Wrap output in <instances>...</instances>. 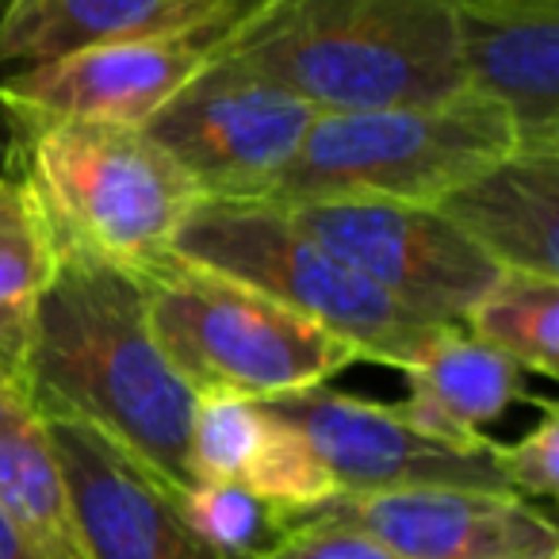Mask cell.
<instances>
[{
    "instance_id": "obj_1",
    "label": "cell",
    "mask_w": 559,
    "mask_h": 559,
    "mask_svg": "<svg viewBox=\"0 0 559 559\" xmlns=\"http://www.w3.org/2000/svg\"><path fill=\"white\" fill-rule=\"evenodd\" d=\"M24 388L43 414L78 418L146 464L165 487L195 483L188 464L195 391L157 345L142 280L58 249L35 314Z\"/></svg>"
},
{
    "instance_id": "obj_2",
    "label": "cell",
    "mask_w": 559,
    "mask_h": 559,
    "mask_svg": "<svg viewBox=\"0 0 559 559\" xmlns=\"http://www.w3.org/2000/svg\"><path fill=\"white\" fill-rule=\"evenodd\" d=\"M319 116L437 104L464 88L452 0H257L211 35Z\"/></svg>"
},
{
    "instance_id": "obj_3",
    "label": "cell",
    "mask_w": 559,
    "mask_h": 559,
    "mask_svg": "<svg viewBox=\"0 0 559 559\" xmlns=\"http://www.w3.org/2000/svg\"><path fill=\"white\" fill-rule=\"evenodd\" d=\"M9 169L32 188L58 249L131 276L173 253L200 192L146 127L9 119Z\"/></svg>"
},
{
    "instance_id": "obj_4",
    "label": "cell",
    "mask_w": 559,
    "mask_h": 559,
    "mask_svg": "<svg viewBox=\"0 0 559 559\" xmlns=\"http://www.w3.org/2000/svg\"><path fill=\"white\" fill-rule=\"evenodd\" d=\"M142 280L157 345L195 395L269 399L326 388L357 345L207 264L165 257Z\"/></svg>"
},
{
    "instance_id": "obj_5",
    "label": "cell",
    "mask_w": 559,
    "mask_h": 559,
    "mask_svg": "<svg viewBox=\"0 0 559 559\" xmlns=\"http://www.w3.org/2000/svg\"><path fill=\"white\" fill-rule=\"evenodd\" d=\"M513 150V119L472 88L437 104L319 116L264 200H391L437 207Z\"/></svg>"
},
{
    "instance_id": "obj_6",
    "label": "cell",
    "mask_w": 559,
    "mask_h": 559,
    "mask_svg": "<svg viewBox=\"0 0 559 559\" xmlns=\"http://www.w3.org/2000/svg\"><path fill=\"white\" fill-rule=\"evenodd\" d=\"M173 257L241 280L399 372L449 330L383 296L269 200H200L177 230Z\"/></svg>"
},
{
    "instance_id": "obj_7",
    "label": "cell",
    "mask_w": 559,
    "mask_h": 559,
    "mask_svg": "<svg viewBox=\"0 0 559 559\" xmlns=\"http://www.w3.org/2000/svg\"><path fill=\"white\" fill-rule=\"evenodd\" d=\"M319 119L261 73L207 55L146 134L185 169L200 200H264Z\"/></svg>"
},
{
    "instance_id": "obj_8",
    "label": "cell",
    "mask_w": 559,
    "mask_h": 559,
    "mask_svg": "<svg viewBox=\"0 0 559 559\" xmlns=\"http://www.w3.org/2000/svg\"><path fill=\"white\" fill-rule=\"evenodd\" d=\"M280 207L383 296L441 326H460L498 276V264L441 207L391 200H304Z\"/></svg>"
},
{
    "instance_id": "obj_9",
    "label": "cell",
    "mask_w": 559,
    "mask_h": 559,
    "mask_svg": "<svg viewBox=\"0 0 559 559\" xmlns=\"http://www.w3.org/2000/svg\"><path fill=\"white\" fill-rule=\"evenodd\" d=\"M314 449L337 495H376L406 487H472L506 490L495 460V441L449 444L421 433L399 406L368 403L334 388H311L269 399Z\"/></svg>"
},
{
    "instance_id": "obj_10",
    "label": "cell",
    "mask_w": 559,
    "mask_h": 559,
    "mask_svg": "<svg viewBox=\"0 0 559 559\" xmlns=\"http://www.w3.org/2000/svg\"><path fill=\"white\" fill-rule=\"evenodd\" d=\"M304 518L360 528L399 559H556L559 548L548 513L506 490L406 487L334 495Z\"/></svg>"
},
{
    "instance_id": "obj_11",
    "label": "cell",
    "mask_w": 559,
    "mask_h": 559,
    "mask_svg": "<svg viewBox=\"0 0 559 559\" xmlns=\"http://www.w3.org/2000/svg\"><path fill=\"white\" fill-rule=\"evenodd\" d=\"M47 433L85 559H226L188 528L177 490L100 429L50 414Z\"/></svg>"
},
{
    "instance_id": "obj_12",
    "label": "cell",
    "mask_w": 559,
    "mask_h": 559,
    "mask_svg": "<svg viewBox=\"0 0 559 559\" xmlns=\"http://www.w3.org/2000/svg\"><path fill=\"white\" fill-rule=\"evenodd\" d=\"M207 62V39L104 43L0 78L4 119L146 127Z\"/></svg>"
},
{
    "instance_id": "obj_13",
    "label": "cell",
    "mask_w": 559,
    "mask_h": 559,
    "mask_svg": "<svg viewBox=\"0 0 559 559\" xmlns=\"http://www.w3.org/2000/svg\"><path fill=\"white\" fill-rule=\"evenodd\" d=\"M464 88L506 108L518 150H559V0H452Z\"/></svg>"
},
{
    "instance_id": "obj_14",
    "label": "cell",
    "mask_w": 559,
    "mask_h": 559,
    "mask_svg": "<svg viewBox=\"0 0 559 559\" xmlns=\"http://www.w3.org/2000/svg\"><path fill=\"white\" fill-rule=\"evenodd\" d=\"M195 483H238L280 513L304 518L337 495L334 479L288 418L241 395H200L188 437Z\"/></svg>"
},
{
    "instance_id": "obj_15",
    "label": "cell",
    "mask_w": 559,
    "mask_h": 559,
    "mask_svg": "<svg viewBox=\"0 0 559 559\" xmlns=\"http://www.w3.org/2000/svg\"><path fill=\"white\" fill-rule=\"evenodd\" d=\"M234 16L238 0H4L0 66L50 62L104 43H211Z\"/></svg>"
},
{
    "instance_id": "obj_16",
    "label": "cell",
    "mask_w": 559,
    "mask_h": 559,
    "mask_svg": "<svg viewBox=\"0 0 559 559\" xmlns=\"http://www.w3.org/2000/svg\"><path fill=\"white\" fill-rule=\"evenodd\" d=\"M437 207L498 269L559 280V150H513Z\"/></svg>"
},
{
    "instance_id": "obj_17",
    "label": "cell",
    "mask_w": 559,
    "mask_h": 559,
    "mask_svg": "<svg viewBox=\"0 0 559 559\" xmlns=\"http://www.w3.org/2000/svg\"><path fill=\"white\" fill-rule=\"evenodd\" d=\"M411 399L399 403L411 426L449 444H483V426L521 403V368L506 353L475 342L464 326H449L411 368H403Z\"/></svg>"
},
{
    "instance_id": "obj_18",
    "label": "cell",
    "mask_w": 559,
    "mask_h": 559,
    "mask_svg": "<svg viewBox=\"0 0 559 559\" xmlns=\"http://www.w3.org/2000/svg\"><path fill=\"white\" fill-rule=\"evenodd\" d=\"M0 506L55 559H85L73 533L47 418L27 388L0 368Z\"/></svg>"
},
{
    "instance_id": "obj_19",
    "label": "cell",
    "mask_w": 559,
    "mask_h": 559,
    "mask_svg": "<svg viewBox=\"0 0 559 559\" xmlns=\"http://www.w3.org/2000/svg\"><path fill=\"white\" fill-rule=\"evenodd\" d=\"M58 272V246L16 173H0V368L24 383L35 314Z\"/></svg>"
},
{
    "instance_id": "obj_20",
    "label": "cell",
    "mask_w": 559,
    "mask_h": 559,
    "mask_svg": "<svg viewBox=\"0 0 559 559\" xmlns=\"http://www.w3.org/2000/svg\"><path fill=\"white\" fill-rule=\"evenodd\" d=\"M460 326L475 342L506 353L521 372L559 376V280L498 269L495 284Z\"/></svg>"
},
{
    "instance_id": "obj_21",
    "label": "cell",
    "mask_w": 559,
    "mask_h": 559,
    "mask_svg": "<svg viewBox=\"0 0 559 559\" xmlns=\"http://www.w3.org/2000/svg\"><path fill=\"white\" fill-rule=\"evenodd\" d=\"M177 506L188 528L226 559H257L284 533L280 513L238 483H192Z\"/></svg>"
},
{
    "instance_id": "obj_22",
    "label": "cell",
    "mask_w": 559,
    "mask_h": 559,
    "mask_svg": "<svg viewBox=\"0 0 559 559\" xmlns=\"http://www.w3.org/2000/svg\"><path fill=\"white\" fill-rule=\"evenodd\" d=\"M544 418L528 429L521 441L498 444L495 460L510 495L536 502V498H556L559 490V411L556 403H540Z\"/></svg>"
},
{
    "instance_id": "obj_23",
    "label": "cell",
    "mask_w": 559,
    "mask_h": 559,
    "mask_svg": "<svg viewBox=\"0 0 559 559\" xmlns=\"http://www.w3.org/2000/svg\"><path fill=\"white\" fill-rule=\"evenodd\" d=\"M257 559H399L383 544L365 536L360 528L337 525L322 518H299L288 521L284 533L276 536L269 551Z\"/></svg>"
},
{
    "instance_id": "obj_24",
    "label": "cell",
    "mask_w": 559,
    "mask_h": 559,
    "mask_svg": "<svg viewBox=\"0 0 559 559\" xmlns=\"http://www.w3.org/2000/svg\"><path fill=\"white\" fill-rule=\"evenodd\" d=\"M0 559H55V556L0 506Z\"/></svg>"
},
{
    "instance_id": "obj_25",
    "label": "cell",
    "mask_w": 559,
    "mask_h": 559,
    "mask_svg": "<svg viewBox=\"0 0 559 559\" xmlns=\"http://www.w3.org/2000/svg\"><path fill=\"white\" fill-rule=\"evenodd\" d=\"M0 12H4V0H0ZM4 66H0V78H4ZM9 154H12V131H9V119H4V111H0V162L9 165Z\"/></svg>"
},
{
    "instance_id": "obj_26",
    "label": "cell",
    "mask_w": 559,
    "mask_h": 559,
    "mask_svg": "<svg viewBox=\"0 0 559 559\" xmlns=\"http://www.w3.org/2000/svg\"><path fill=\"white\" fill-rule=\"evenodd\" d=\"M253 4H257V0H238V16H241L246 9H253Z\"/></svg>"
},
{
    "instance_id": "obj_27",
    "label": "cell",
    "mask_w": 559,
    "mask_h": 559,
    "mask_svg": "<svg viewBox=\"0 0 559 559\" xmlns=\"http://www.w3.org/2000/svg\"><path fill=\"white\" fill-rule=\"evenodd\" d=\"M0 173H9V165H4V162H0Z\"/></svg>"
}]
</instances>
